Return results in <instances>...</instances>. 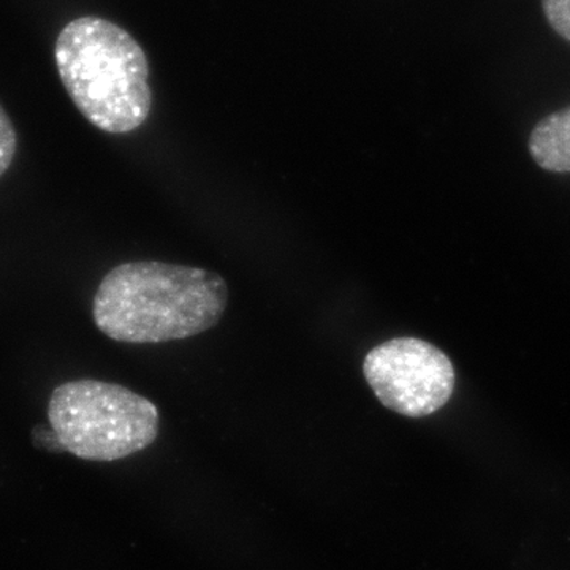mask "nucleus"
Instances as JSON below:
<instances>
[{
    "mask_svg": "<svg viewBox=\"0 0 570 570\" xmlns=\"http://www.w3.org/2000/svg\"><path fill=\"white\" fill-rule=\"evenodd\" d=\"M228 305L223 276L195 266L130 262L104 277L92 318L118 343L159 344L208 332Z\"/></svg>",
    "mask_w": 570,
    "mask_h": 570,
    "instance_id": "f257e3e1",
    "label": "nucleus"
},
{
    "mask_svg": "<svg viewBox=\"0 0 570 570\" xmlns=\"http://www.w3.org/2000/svg\"><path fill=\"white\" fill-rule=\"evenodd\" d=\"M63 88L92 126L102 132H134L153 107L149 63L129 32L99 17L70 21L55 47Z\"/></svg>",
    "mask_w": 570,
    "mask_h": 570,
    "instance_id": "f03ea898",
    "label": "nucleus"
},
{
    "mask_svg": "<svg viewBox=\"0 0 570 570\" xmlns=\"http://www.w3.org/2000/svg\"><path fill=\"white\" fill-rule=\"evenodd\" d=\"M48 420L63 450L88 461L110 463L141 452L156 441V404L132 390L96 379L59 385L51 393Z\"/></svg>",
    "mask_w": 570,
    "mask_h": 570,
    "instance_id": "7ed1b4c3",
    "label": "nucleus"
},
{
    "mask_svg": "<svg viewBox=\"0 0 570 570\" xmlns=\"http://www.w3.org/2000/svg\"><path fill=\"white\" fill-rule=\"evenodd\" d=\"M363 374L390 411L409 419L434 414L455 390V367L441 348L419 337H395L371 348Z\"/></svg>",
    "mask_w": 570,
    "mask_h": 570,
    "instance_id": "20e7f679",
    "label": "nucleus"
},
{
    "mask_svg": "<svg viewBox=\"0 0 570 570\" xmlns=\"http://www.w3.org/2000/svg\"><path fill=\"white\" fill-rule=\"evenodd\" d=\"M528 149L542 170L570 174V105L535 124Z\"/></svg>",
    "mask_w": 570,
    "mask_h": 570,
    "instance_id": "39448f33",
    "label": "nucleus"
},
{
    "mask_svg": "<svg viewBox=\"0 0 570 570\" xmlns=\"http://www.w3.org/2000/svg\"><path fill=\"white\" fill-rule=\"evenodd\" d=\"M17 130L10 116L0 105V178L7 174L17 154Z\"/></svg>",
    "mask_w": 570,
    "mask_h": 570,
    "instance_id": "423d86ee",
    "label": "nucleus"
},
{
    "mask_svg": "<svg viewBox=\"0 0 570 570\" xmlns=\"http://www.w3.org/2000/svg\"><path fill=\"white\" fill-rule=\"evenodd\" d=\"M542 9L551 29L570 43V0H542Z\"/></svg>",
    "mask_w": 570,
    "mask_h": 570,
    "instance_id": "0eeeda50",
    "label": "nucleus"
}]
</instances>
